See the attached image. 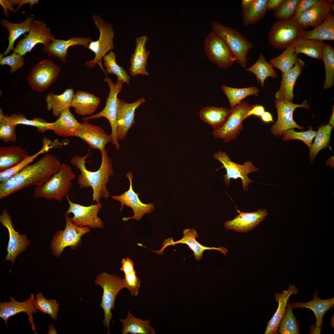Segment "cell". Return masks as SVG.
<instances>
[{
	"label": "cell",
	"instance_id": "6da1fadb",
	"mask_svg": "<svg viewBox=\"0 0 334 334\" xmlns=\"http://www.w3.org/2000/svg\"><path fill=\"white\" fill-rule=\"evenodd\" d=\"M62 164L55 156L47 154L5 182L0 183V199L25 187L42 184L59 171Z\"/></svg>",
	"mask_w": 334,
	"mask_h": 334
},
{
	"label": "cell",
	"instance_id": "7a4b0ae2",
	"mask_svg": "<svg viewBox=\"0 0 334 334\" xmlns=\"http://www.w3.org/2000/svg\"><path fill=\"white\" fill-rule=\"evenodd\" d=\"M101 165L96 171L88 170L86 167V159L88 153L82 157L76 155L70 160L71 164L79 170L81 173L77 178L78 184L80 188L91 187L93 191L92 201L100 203L101 199L107 198L110 195L107 189L106 185L109 178L113 175L112 164L107 154L106 148L101 152Z\"/></svg>",
	"mask_w": 334,
	"mask_h": 334
},
{
	"label": "cell",
	"instance_id": "3957f363",
	"mask_svg": "<svg viewBox=\"0 0 334 334\" xmlns=\"http://www.w3.org/2000/svg\"><path fill=\"white\" fill-rule=\"evenodd\" d=\"M76 177L71 167L62 163L57 172L42 184L35 186L33 197L61 201L68 195L72 186V181Z\"/></svg>",
	"mask_w": 334,
	"mask_h": 334
},
{
	"label": "cell",
	"instance_id": "277c9868",
	"mask_svg": "<svg viewBox=\"0 0 334 334\" xmlns=\"http://www.w3.org/2000/svg\"><path fill=\"white\" fill-rule=\"evenodd\" d=\"M211 25L213 32L226 44L234 57L236 62L243 68L246 67L249 58V51L254 46L239 31L212 21Z\"/></svg>",
	"mask_w": 334,
	"mask_h": 334
},
{
	"label": "cell",
	"instance_id": "5b68a950",
	"mask_svg": "<svg viewBox=\"0 0 334 334\" xmlns=\"http://www.w3.org/2000/svg\"><path fill=\"white\" fill-rule=\"evenodd\" d=\"M95 26L99 32L98 39L89 43L88 49L95 54L94 58L84 62L88 68H94L98 65L103 71L105 70L102 65L101 60L109 52L114 49L113 39L115 32L112 25L105 21L101 17L95 14L92 16Z\"/></svg>",
	"mask_w": 334,
	"mask_h": 334
},
{
	"label": "cell",
	"instance_id": "8992f818",
	"mask_svg": "<svg viewBox=\"0 0 334 334\" xmlns=\"http://www.w3.org/2000/svg\"><path fill=\"white\" fill-rule=\"evenodd\" d=\"M94 283L101 286L103 289L100 306L104 312L103 323L105 328H108V334H109V323L112 316L111 309H114L115 300L118 293L126 288L124 279L114 275L103 272L98 275Z\"/></svg>",
	"mask_w": 334,
	"mask_h": 334
},
{
	"label": "cell",
	"instance_id": "52a82bcc",
	"mask_svg": "<svg viewBox=\"0 0 334 334\" xmlns=\"http://www.w3.org/2000/svg\"><path fill=\"white\" fill-rule=\"evenodd\" d=\"M305 29L293 19L277 20L268 33V42L274 48L286 49L301 38Z\"/></svg>",
	"mask_w": 334,
	"mask_h": 334
},
{
	"label": "cell",
	"instance_id": "ba28073f",
	"mask_svg": "<svg viewBox=\"0 0 334 334\" xmlns=\"http://www.w3.org/2000/svg\"><path fill=\"white\" fill-rule=\"evenodd\" d=\"M105 77L104 81L108 84L110 91L108 97L106 100L105 105L104 108L99 112L82 119L83 121L91 119L99 118L103 117L106 118L109 121L111 128L112 137L111 143L115 146L116 149L119 150L120 146L117 139V117L118 109V94L122 90L123 84L122 81L117 80V83H114L108 76L105 73Z\"/></svg>",
	"mask_w": 334,
	"mask_h": 334
},
{
	"label": "cell",
	"instance_id": "9c48e42d",
	"mask_svg": "<svg viewBox=\"0 0 334 334\" xmlns=\"http://www.w3.org/2000/svg\"><path fill=\"white\" fill-rule=\"evenodd\" d=\"M66 225L63 230L57 231L54 235L50 243L53 254L57 257L60 256L64 249L70 246L75 249L80 245L81 238L90 231L89 226L79 227L71 221L68 214H65Z\"/></svg>",
	"mask_w": 334,
	"mask_h": 334
},
{
	"label": "cell",
	"instance_id": "30bf717a",
	"mask_svg": "<svg viewBox=\"0 0 334 334\" xmlns=\"http://www.w3.org/2000/svg\"><path fill=\"white\" fill-rule=\"evenodd\" d=\"M254 105L242 101L232 109L227 120L220 129L214 130L212 134L216 139H221L226 143L235 139L243 128L242 122Z\"/></svg>",
	"mask_w": 334,
	"mask_h": 334
},
{
	"label": "cell",
	"instance_id": "8fae6325",
	"mask_svg": "<svg viewBox=\"0 0 334 334\" xmlns=\"http://www.w3.org/2000/svg\"><path fill=\"white\" fill-rule=\"evenodd\" d=\"M213 156L222 164L220 168H224L226 170V174L224 175V177L226 185H229L230 179L240 178L242 181L243 190H248L249 185L254 182L249 178L248 174L258 171V167L254 166L250 161H246L243 165L236 163L230 160L225 151H219L213 154Z\"/></svg>",
	"mask_w": 334,
	"mask_h": 334
},
{
	"label": "cell",
	"instance_id": "7c38bea8",
	"mask_svg": "<svg viewBox=\"0 0 334 334\" xmlns=\"http://www.w3.org/2000/svg\"><path fill=\"white\" fill-rule=\"evenodd\" d=\"M60 71L51 60H44L31 69L27 77L28 84L34 90L43 92L56 81Z\"/></svg>",
	"mask_w": 334,
	"mask_h": 334
},
{
	"label": "cell",
	"instance_id": "4fadbf2b",
	"mask_svg": "<svg viewBox=\"0 0 334 334\" xmlns=\"http://www.w3.org/2000/svg\"><path fill=\"white\" fill-rule=\"evenodd\" d=\"M204 44V51L208 58L220 68L226 69L231 67L236 62L234 57L225 42L212 31L205 37Z\"/></svg>",
	"mask_w": 334,
	"mask_h": 334
},
{
	"label": "cell",
	"instance_id": "5bb4252c",
	"mask_svg": "<svg viewBox=\"0 0 334 334\" xmlns=\"http://www.w3.org/2000/svg\"><path fill=\"white\" fill-rule=\"evenodd\" d=\"M69 204V208L65 213H71L73 216L70 218L71 222L75 225L79 227L89 226L93 229H103V222L98 216V214L102 205L100 203L89 206H84L72 202L68 195L66 197Z\"/></svg>",
	"mask_w": 334,
	"mask_h": 334
},
{
	"label": "cell",
	"instance_id": "9a60e30c",
	"mask_svg": "<svg viewBox=\"0 0 334 334\" xmlns=\"http://www.w3.org/2000/svg\"><path fill=\"white\" fill-rule=\"evenodd\" d=\"M55 38L50 29L47 27L44 21L34 20L31 25L28 34L18 42L13 50L24 56L31 52L37 44H42L45 46Z\"/></svg>",
	"mask_w": 334,
	"mask_h": 334
},
{
	"label": "cell",
	"instance_id": "2e32d148",
	"mask_svg": "<svg viewBox=\"0 0 334 334\" xmlns=\"http://www.w3.org/2000/svg\"><path fill=\"white\" fill-rule=\"evenodd\" d=\"M275 106L277 110V118L274 125L272 126L271 131L275 136H281L287 130L297 128L303 130V127L298 125L293 120V113L298 107H304L308 109L309 105L305 101L301 104H296L285 100L276 99Z\"/></svg>",
	"mask_w": 334,
	"mask_h": 334
},
{
	"label": "cell",
	"instance_id": "e0dca14e",
	"mask_svg": "<svg viewBox=\"0 0 334 334\" xmlns=\"http://www.w3.org/2000/svg\"><path fill=\"white\" fill-rule=\"evenodd\" d=\"M126 176L129 181V189L121 195L111 196L113 199L120 203V211H122L124 205L130 207L133 210L134 213L133 216L130 217L123 218V221H126L131 219L140 221L145 214L151 213L154 210L155 207L152 203H144L139 199V194L135 192L133 188L132 173L129 171Z\"/></svg>",
	"mask_w": 334,
	"mask_h": 334
},
{
	"label": "cell",
	"instance_id": "ac0fdd59",
	"mask_svg": "<svg viewBox=\"0 0 334 334\" xmlns=\"http://www.w3.org/2000/svg\"><path fill=\"white\" fill-rule=\"evenodd\" d=\"M0 221L2 225L8 229L9 235L7 249V254L6 261L14 263L18 255L23 252L29 246L30 241L25 234L20 235L14 228L11 217L5 207L0 216Z\"/></svg>",
	"mask_w": 334,
	"mask_h": 334
},
{
	"label": "cell",
	"instance_id": "d6986e66",
	"mask_svg": "<svg viewBox=\"0 0 334 334\" xmlns=\"http://www.w3.org/2000/svg\"><path fill=\"white\" fill-rule=\"evenodd\" d=\"M34 295L32 294L30 298L23 302H19L10 297V301L0 302V317L5 321L8 328L7 321L11 317L21 312L26 313L28 315V320L35 334L37 333L33 318V314L38 312L34 306Z\"/></svg>",
	"mask_w": 334,
	"mask_h": 334
},
{
	"label": "cell",
	"instance_id": "ffe728a7",
	"mask_svg": "<svg viewBox=\"0 0 334 334\" xmlns=\"http://www.w3.org/2000/svg\"><path fill=\"white\" fill-rule=\"evenodd\" d=\"M75 136L84 141L90 148L98 149L101 152L106 148V144L112 141L110 135H108L103 128L91 124L87 120L81 123Z\"/></svg>",
	"mask_w": 334,
	"mask_h": 334
},
{
	"label": "cell",
	"instance_id": "44dd1931",
	"mask_svg": "<svg viewBox=\"0 0 334 334\" xmlns=\"http://www.w3.org/2000/svg\"><path fill=\"white\" fill-rule=\"evenodd\" d=\"M333 0H318L314 6L294 19L305 28H314L327 18L332 10H334Z\"/></svg>",
	"mask_w": 334,
	"mask_h": 334
},
{
	"label": "cell",
	"instance_id": "7402d4cb",
	"mask_svg": "<svg viewBox=\"0 0 334 334\" xmlns=\"http://www.w3.org/2000/svg\"><path fill=\"white\" fill-rule=\"evenodd\" d=\"M118 101L117 139L119 141L124 139L129 130L135 124V111L145 101L143 98L132 103H127L120 99Z\"/></svg>",
	"mask_w": 334,
	"mask_h": 334
},
{
	"label": "cell",
	"instance_id": "603a6c76",
	"mask_svg": "<svg viewBox=\"0 0 334 334\" xmlns=\"http://www.w3.org/2000/svg\"><path fill=\"white\" fill-rule=\"evenodd\" d=\"M183 238L176 242L173 241L172 238L165 240L162 244V248L161 250L157 251V253L159 254H162L163 251L167 246L170 245L175 246L176 244L179 243L187 245L189 249L193 252L195 259L198 261L202 259L203 253L206 250H217L223 253L224 255H225L228 252V249L224 247H209L201 245L196 240V238L198 237V234L194 229H184L183 231Z\"/></svg>",
	"mask_w": 334,
	"mask_h": 334
},
{
	"label": "cell",
	"instance_id": "cb8c5ba5",
	"mask_svg": "<svg viewBox=\"0 0 334 334\" xmlns=\"http://www.w3.org/2000/svg\"><path fill=\"white\" fill-rule=\"evenodd\" d=\"M233 219L226 221L224 226L227 230L245 233L251 231L263 221L268 213L265 209H259L253 212H240Z\"/></svg>",
	"mask_w": 334,
	"mask_h": 334
},
{
	"label": "cell",
	"instance_id": "d4e9b609",
	"mask_svg": "<svg viewBox=\"0 0 334 334\" xmlns=\"http://www.w3.org/2000/svg\"><path fill=\"white\" fill-rule=\"evenodd\" d=\"M149 39L146 35L138 37L135 39V47L134 52L131 54L129 71L132 76L138 75H149L146 70L148 65L147 60L150 52L146 50L147 44Z\"/></svg>",
	"mask_w": 334,
	"mask_h": 334
},
{
	"label": "cell",
	"instance_id": "484cf974",
	"mask_svg": "<svg viewBox=\"0 0 334 334\" xmlns=\"http://www.w3.org/2000/svg\"><path fill=\"white\" fill-rule=\"evenodd\" d=\"M93 40L90 37L71 36L66 40L55 38L47 45L44 46L43 51L49 56L59 58L63 62L66 61L68 48L72 46L81 45L88 49V45Z\"/></svg>",
	"mask_w": 334,
	"mask_h": 334
},
{
	"label": "cell",
	"instance_id": "4316f807",
	"mask_svg": "<svg viewBox=\"0 0 334 334\" xmlns=\"http://www.w3.org/2000/svg\"><path fill=\"white\" fill-rule=\"evenodd\" d=\"M305 64V62L298 58L291 68L282 74L280 87L275 95L276 99L292 102L294 97V86L297 78L303 71Z\"/></svg>",
	"mask_w": 334,
	"mask_h": 334
},
{
	"label": "cell",
	"instance_id": "83f0119b",
	"mask_svg": "<svg viewBox=\"0 0 334 334\" xmlns=\"http://www.w3.org/2000/svg\"><path fill=\"white\" fill-rule=\"evenodd\" d=\"M298 289L295 285L290 284L287 290H283L281 293L275 294V300L278 302V306L275 313L268 323L265 334H272L276 333L280 323L285 313L289 299L291 296L296 294Z\"/></svg>",
	"mask_w": 334,
	"mask_h": 334
},
{
	"label": "cell",
	"instance_id": "f1b7e54d",
	"mask_svg": "<svg viewBox=\"0 0 334 334\" xmlns=\"http://www.w3.org/2000/svg\"><path fill=\"white\" fill-rule=\"evenodd\" d=\"M268 0H242L241 2V15L246 26L256 24L266 15Z\"/></svg>",
	"mask_w": 334,
	"mask_h": 334
},
{
	"label": "cell",
	"instance_id": "f546056e",
	"mask_svg": "<svg viewBox=\"0 0 334 334\" xmlns=\"http://www.w3.org/2000/svg\"><path fill=\"white\" fill-rule=\"evenodd\" d=\"M101 103L100 98L93 94L78 90L74 96L71 107L74 108L78 115L91 116L96 112Z\"/></svg>",
	"mask_w": 334,
	"mask_h": 334
},
{
	"label": "cell",
	"instance_id": "4dcf8cb0",
	"mask_svg": "<svg viewBox=\"0 0 334 334\" xmlns=\"http://www.w3.org/2000/svg\"><path fill=\"white\" fill-rule=\"evenodd\" d=\"M317 294L318 291H317L314 294L313 299L309 302H296L290 303V304L293 309L305 308L311 310L316 317L315 327L321 329L324 315L334 306V298L322 300L318 297Z\"/></svg>",
	"mask_w": 334,
	"mask_h": 334
},
{
	"label": "cell",
	"instance_id": "1f68e13d",
	"mask_svg": "<svg viewBox=\"0 0 334 334\" xmlns=\"http://www.w3.org/2000/svg\"><path fill=\"white\" fill-rule=\"evenodd\" d=\"M80 126L81 123L76 119L69 108L62 112L58 118L53 122L52 130L59 136H75Z\"/></svg>",
	"mask_w": 334,
	"mask_h": 334
},
{
	"label": "cell",
	"instance_id": "d6a6232c",
	"mask_svg": "<svg viewBox=\"0 0 334 334\" xmlns=\"http://www.w3.org/2000/svg\"><path fill=\"white\" fill-rule=\"evenodd\" d=\"M29 156L28 152L20 146H0V172L16 166Z\"/></svg>",
	"mask_w": 334,
	"mask_h": 334
},
{
	"label": "cell",
	"instance_id": "836d02e7",
	"mask_svg": "<svg viewBox=\"0 0 334 334\" xmlns=\"http://www.w3.org/2000/svg\"><path fill=\"white\" fill-rule=\"evenodd\" d=\"M74 94L73 89L71 88L66 89L60 95L48 93L45 97L47 109L52 111L54 116L59 117L62 112L71 107Z\"/></svg>",
	"mask_w": 334,
	"mask_h": 334
},
{
	"label": "cell",
	"instance_id": "e575fe53",
	"mask_svg": "<svg viewBox=\"0 0 334 334\" xmlns=\"http://www.w3.org/2000/svg\"><path fill=\"white\" fill-rule=\"evenodd\" d=\"M230 109L214 106H206L199 111L200 118L217 130L224 124L231 113Z\"/></svg>",
	"mask_w": 334,
	"mask_h": 334
},
{
	"label": "cell",
	"instance_id": "d590c367",
	"mask_svg": "<svg viewBox=\"0 0 334 334\" xmlns=\"http://www.w3.org/2000/svg\"><path fill=\"white\" fill-rule=\"evenodd\" d=\"M34 20L32 16L28 17L24 21L19 23H13L3 18L1 19V25L7 29L9 32L7 38L8 45L3 54V56H6L11 50H13L15 42L20 36L29 32L31 25Z\"/></svg>",
	"mask_w": 334,
	"mask_h": 334
},
{
	"label": "cell",
	"instance_id": "8d00e7d4",
	"mask_svg": "<svg viewBox=\"0 0 334 334\" xmlns=\"http://www.w3.org/2000/svg\"><path fill=\"white\" fill-rule=\"evenodd\" d=\"M301 38L323 40H334V15L331 11L320 24L310 31H304Z\"/></svg>",
	"mask_w": 334,
	"mask_h": 334
},
{
	"label": "cell",
	"instance_id": "74e56055",
	"mask_svg": "<svg viewBox=\"0 0 334 334\" xmlns=\"http://www.w3.org/2000/svg\"><path fill=\"white\" fill-rule=\"evenodd\" d=\"M123 325V334H155L154 329L149 324V319L143 320L135 317L129 311L125 319H119Z\"/></svg>",
	"mask_w": 334,
	"mask_h": 334
},
{
	"label": "cell",
	"instance_id": "f35d334b",
	"mask_svg": "<svg viewBox=\"0 0 334 334\" xmlns=\"http://www.w3.org/2000/svg\"><path fill=\"white\" fill-rule=\"evenodd\" d=\"M43 145L40 150L32 155L29 156L16 166L0 172V183L4 182L17 174L25 167L32 162L34 160L41 154L46 152L49 149L55 147L53 142L46 138L43 139Z\"/></svg>",
	"mask_w": 334,
	"mask_h": 334
},
{
	"label": "cell",
	"instance_id": "ab89813d",
	"mask_svg": "<svg viewBox=\"0 0 334 334\" xmlns=\"http://www.w3.org/2000/svg\"><path fill=\"white\" fill-rule=\"evenodd\" d=\"M293 45L297 54L302 53L317 59H321L324 45L322 41L300 38Z\"/></svg>",
	"mask_w": 334,
	"mask_h": 334
},
{
	"label": "cell",
	"instance_id": "60d3db41",
	"mask_svg": "<svg viewBox=\"0 0 334 334\" xmlns=\"http://www.w3.org/2000/svg\"><path fill=\"white\" fill-rule=\"evenodd\" d=\"M273 67L270 62L267 61L263 54L260 53L255 62L246 68V70L252 73L255 75L258 82L260 83L262 88L267 77H270L275 78L277 77V74Z\"/></svg>",
	"mask_w": 334,
	"mask_h": 334
},
{
	"label": "cell",
	"instance_id": "b9f144b4",
	"mask_svg": "<svg viewBox=\"0 0 334 334\" xmlns=\"http://www.w3.org/2000/svg\"><path fill=\"white\" fill-rule=\"evenodd\" d=\"M122 267L120 270L125 274L124 278L126 288L130 292L132 296H137L139 293L141 280L136 275L134 268V263L128 258L123 259L122 261Z\"/></svg>",
	"mask_w": 334,
	"mask_h": 334
},
{
	"label": "cell",
	"instance_id": "7bdbcfd3",
	"mask_svg": "<svg viewBox=\"0 0 334 334\" xmlns=\"http://www.w3.org/2000/svg\"><path fill=\"white\" fill-rule=\"evenodd\" d=\"M221 89L227 97L230 109L239 104L243 99L248 96L251 95L258 96L259 92V89L254 86L237 88L224 85L222 86Z\"/></svg>",
	"mask_w": 334,
	"mask_h": 334
},
{
	"label": "cell",
	"instance_id": "ee69618b",
	"mask_svg": "<svg viewBox=\"0 0 334 334\" xmlns=\"http://www.w3.org/2000/svg\"><path fill=\"white\" fill-rule=\"evenodd\" d=\"M333 127L329 124H322L318 127L314 142L310 148L311 165L318 153L328 146L331 132Z\"/></svg>",
	"mask_w": 334,
	"mask_h": 334
},
{
	"label": "cell",
	"instance_id": "f6af8a7d",
	"mask_svg": "<svg viewBox=\"0 0 334 334\" xmlns=\"http://www.w3.org/2000/svg\"><path fill=\"white\" fill-rule=\"evenodd\" d=\"M298 58L292 45L287 47L280 55L270 59L269 62L273 67L279 69L284 74L293 66Z\"/></svg>",
	"mask_w": 334,
	"mask_h": 334
},
{
	"label": "cell",
	"instance_id": "bcb514c9",
	"mask_svg": "<svg viewBox=\"0 0 334 334\" xmlns=\"http://www.w3.org/2000/svg\"><path fill=\"white\" fill-rule=\"evenodd\" d=\"M325 70V79L323 88H331L334 84V49L330 44L324 43L322 58Z\"/></svg>",
	"mask_w": 334,
	"mask_h": 334
},
{
	"label": "cell",
	"instance_id": "7dc6e473",
	"mask_svg": "<svg viewBox=\"0 0 334 334\" xmlns=\"http://www.w3.org/2000/svg\"><path fill=\"white\" fill-rule=\"evenodd\" d=\"M9 117L15 126L19 124L33 126L37 128L38 132L42 133L52 129L53 122H48L40 118H35L30 120L27 119L23 114L21 113L12 114L9 116Z\"/></svg>",
	"mask_w": 334,
	"mask_h": 334
},
{
	"label": "cell",
	"instance_id": "c3c4849f",
	"mask_svg": "<svg viewBox=\"0 0 334 334\" xmlns=\"http://www.w3.org/2000/svg\"><path fill=\"white\" fill-rule=\"evenodd\" d=\"M103 64L107 73L115 75L117 76L118 80L129 84L130 77L125 70L117 62L116 54L114 52L111 51L106 54L103 58Z\"/></svg>",
	"mask_w": 334,
	"mask_h": 334
},
{
	"label": "cell",
	"instance_id": "681fc988",
	"mask_svg": "<svg viewBox=\"0 0 334 334\" xmlns=\"http://www.w3.org/2000/svg\"><path fill=\"white\" fill-rule=\"evenodd\" d=\"M34 306L36 309L41 312L48 315L53 319L57 320V313L59 311V304L56 300H48L45 298L41 292L36 295Z\"/></svg>",
	"mask_w": 334,
	"mask_h": 334
},
{
	"label": "cell",
	"instance_id": "f907efd6",
	"mask_svg": "<svg viewBox=\"0 0 334 334\" xmlns=\"http://www.w3.org/2000/svg\"><path fill=\"white\" fill-rule=\"evenodd\" d=\"M289 302L279 325V332L281 334H298L299 329L298 322Z\"/></svg>",
	"mask_w": 334,
	"mask_h": 334
},
{
	"label": "cell",
	"instance_id": "816d5d0a",
	"mask_svg": "<svg viewBox=\"0 0 334 334\" xmlns=\"http://www.w3.org/2000/svg\"><path fill=\"white\" fill-rule=\"evenodd\" d=\"M0 139L5 143L11 142L15 143L17 141L15 126L11 122L9 116L4 114L0 109Z\"/></svg>",
	"mask_w": 334,
	"mask_h": 334
},
{
	"label": "cell",
	"instance_id": "f5cc1de1",
	"mask_svg": "<svg viewBox=\"0 0 334 334\" xmlns=\"http://www.w3.org/2000/svg\"><path fill=\"white\" fill-rule=\"evenodd\" d=\"M299 0H284L273 11V15L277 20H287L294 16Z\"/></svg>",
	"mask_w": 334,
	"mask_h": 334
},
{
	"label": "cell",
	"instance_id": "db71d44e",
	"mask_svg": "<svg viewBox=\"0 0 334 334\" xmlns=\"http://www.w3.org/2000/svg\"><path fill=\"white\" fill-rule=\"evenodd\" d=\"M316 133V131H313L311 126L309 127L308 130L302 132H297L293 129H291L283 133V140L286 141L299 140L304 142L310 148Z\"/></svg>",
	"mask_w": 334,
	"mask_h": 334
},
{
	"label": "cell",
	"instance_id": "11a10c76",
	"mask_svg": "<svg viewBox=\"0 0 334 334\" xmlns=\"http://www.w3.org/2000/svg\"><path fill=\"white\" fill-rule=\"evenodd\" d=\"M2 53L0 54V64L2 66L8 65L11 67L10 71L13 74L20 69L24 64V56L14 52L8 56L3 57Z\"/></svg>",
	"mask_w": 334,
	"mask_h": 334
},
{
	"label": "cell",
	"instance_id": "9f6ffc18",
	"mask_svg": "<svg viewBox=\"0 0 334 334\" xmlns=\"http://www.w3.org/2000/svg\"><path fill=\"white\" fill-rule=\"evenodd\" d=\"M318 0H299L294 15L292 19H294L302 13L306 11L315 4Z\"/></svg>",
	"mask_w": 334,
	"mask_h": 334
},
{
	"label": "cell",
	"instance_id": "6f0895ef",
	"mask_svg": "<svg viewBox=\"0 0 334 334\" xmlns=\"http://www.w3.org/2000/svg\"><path fill=\"white\" fill-rule=\"evenodd\" d=\"M0 4L2 6L3 10V14L6 17H9V15L8 12V10H9L11 14L14 12L15 14L17 13L16 10L13 7L14 5L12 2V0H0Z\"/></svg>",
	"mask_w": 334,
	"mask_h": 334
},
{
	"label": "cell",
	"instance_id": "680465c9",
	"mask_svg": "<svg viewBox=\"0 0 334 334\" xmlns=\"http://www.w3.org/2000/svg\"><path fill=\"white\" fill-rule=\"evenodd\" d=\"M264 107L260 105H254L247 114V117L252 115L260 117L265 111Z\"/></svg>",
	"mask_w": 334,
	"mask_h": 334
},
{
	"label": "cell",
	"instance_id": "91938a15",
	"mask_svg": "<svg viewBox=\"0 0 334 334\" xmlns=\"http://www.w3.org/2000/svg\"><path fill=\"white\" fill-rule=\"evenodd\" d=\"M12 2L14 5L18 4V6L16 10V11H18L20 8L24 5L26 3H29L30 5L29 7L32 9L33 5L36 4H38L39 1L38 0H12Z\"/></svg>",
	"mask_w": 334,
	"mask_h": 334
},
{
	"label": "cell",
	"instance_id": "94428289",
	"mask_svg": "<svg viewBox=\"0 0 334 334\" xmlns=\"http://www.w3.org/2000/svg\"><path fill=\"white\" fill-rule=\"evenodd\" d=\"M284 0H268L267 10L269 11H275L283 2Z\"/></svg>",
	"mask_w": 334,
	"mask_h": 334
},
{
	"label": "cell",
	"instance_id": "6125c7cd",
	"mask_svg": "<svg viewBox=\"0 0 334 334\" xmlns=\"http://www.w3.org/2000/svg\"><path fill=\"white\" fill-rule=\"evenodd\" d=\"M260 118L262 121L265 123L274 122L272 114L270 112L268 111H265Z\"/></svg>",
	"mask_w": 334,
	"mask_h": 334
},
{
	"label": "cell",
	"instance_id": "be15d7a7",
	"mask_svg": "<svg viewBox=\"0 0 334 334\" xmlns=\"http://www.w3.org/2000/svg\"><path fill=\"white\" fill-rule=\"evenodd\" d=\"M48 330L46 334H57V332L55 329L54 325L53 324H49L48 326Z\"/></svg>",
	"mask_w": 334,
	"mask_h": 334
},
{
	"label": "cell",
	"instance_id": "e7e4bbea",
	"mask_svg": "<svg viewBox=\"0 0 334 334\" xmlns=\"http://www.w3.org/2000/svg\"><path fill=\"white\" fill-rule=\"evenodd\" d=\"M332 114L330 117V119L329 124L332 126L333 127L334 126V106H332Z\"/></svg>",
	"mask_w": 334,
	"mask_h": 334
}]
</instances>
